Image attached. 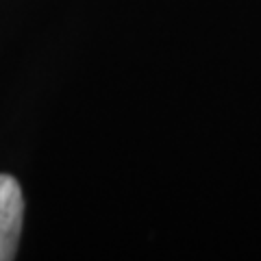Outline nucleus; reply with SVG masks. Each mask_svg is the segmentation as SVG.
<instances>
[{
  "instance_id": "1",
  "label": "nucleus",
  "mask_w": 261,
  "mask_h": 261,
  "mask_svg": "<svg viewBox=\"0 0 261 261\" xmlns=\"http://www.w3.org/2000/svg\"><path fill=\"white\" fill-rule=\"evenodd\" d=\"M24 220V198L20 183L9 174H0V261L18 255V242Z\"/></svg>"
}]
</instances>
